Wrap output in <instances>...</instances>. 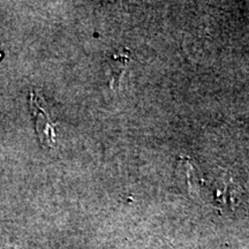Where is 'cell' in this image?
Instances as JSON below:
<instances>
[{"label": "cell", "mask_w": 249, "mask_h": 249, "mask_svg": "<svg viewBox=\"0 0 249 249\" xmlns=\"http://www.w3.org/2000/svg\"><path fill=\"white\" fill-rule=\"evenodd\" d=\"M30 110L35 119V128L42 145L48 148L55 147V124L50 118L44 103L39 96L31 90L29 98Z\"/></svg>", "instance_id": "6da1fadb"}]
</instances>
